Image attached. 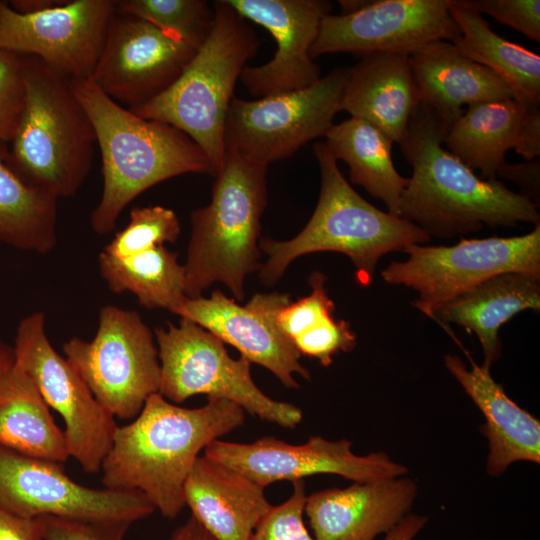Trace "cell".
<instances>
[{"mask_svg": "<svg viewBox=\"0 0 540 540\" xmlns=\"http://www.w3.org/2000/svg\"><path fill=\"white\" fill-rule=\"evenodd\" d=\"M95 132L102 159L103 192L90 215L92 230L111 232L123 209L138 195L186 173L214 176L202 149L184 132L138 116L109 98L90 79H70Z\"/></svg>", "mask_w": 540, "mask_h": 540, "instance_id": "obj_3", "label": "cell"}, {"mask_svg": "<svg viewBox=\"0 0 540 540\" xmlns=\"http://www.w3.org/2000/svg\"><path fill=\"white\" fill-rule=\"evenodd\" d=\"M427 520L425 516L409 513L385 535L384 540H413Z\"/></svg>", "mask_w": 540, "mask_h": 540, "instance_id": "obj_43", "label": "cell"}, {"mask_svg": "<svg viewBox=\"0 0 540 540\" xmlns=\"http://www.w3.org/2000/svg\"><path fill=\"white\" fill-rule=\"evenodd\" d=\"M114 12L112 0H68L33 13L0 1V50L36 57L69 79L90 78Z\"/></svg>", "mask_w": 540, "mask_h": 540, "instance_id": "obj_16", "label": "cell"}, {"mask_svg": "<svg viewBox=\"0 0 540 540\" xmlns=\"http://www.w3.org/2000/svg\"><path fill=\"white\" fill-rule=\"evenodd\" d=\"M63 1L64 0H13L9 2V5L17 12L33 13L56 7Z\"/></svg>", "mask_w": 540, "mask_h": 540, "instance_id": "obj_45", "label": "cell"}, {"mask_svg": "<svg viewBox=\"0 0 540 540\" xmlns=\"http://www.w3.org/2000/svg\"><path fill=\"white\" fill-rule=\"evenodd\" d=\"M409 61L420 104L431 109L446 130L464 113L465 105L514 99L503 79L450 41H432L412 52Z\"/></svg>", "mask_w": 540, "mask_h": 540, "instance_id": "obj_22", "label": "cell"}, {"mask_svg": "<svg viewBox=\"0 0 540 540\" xmlns=\"http://www.w3.org/2000/svg\"><path fill=\"white\" fill-rule=\"evenodd\" d=\"M300 355L317 359L322 366L332 363L339 352H350L357 344L349 323L330 317L292 340Z\"/></svg>", "mask_w": 540, "mask_h": 540, "instance_id": "obj_37", "label": "cell"}, {"mask_svg": "<svg viewBox=\"0 0 540 540\" xmlns=\"http://www.w3.org/2000/svg\"><path fill=\"white\" fill-rule=\"evenodd\" d=\"M481 15L488 14L529 39L540 42L539 0H457Z\"/></svg>", "mask_w": 540, "mask_h": 540, "instance_id": "obj_38", "label": "cell"}, {"mask_svg": "<svg viewBox=\"0 0 540 540\" xmlns=\"http://www.w3.org/2000/svg\"><path fill=\"white\" fill-rule=\"evenodd\" d=\"M449 11L460 29L452 42L465 56L496 73L524 106L540 104V56L492 31L484 17L457 0Z\"/></svg>", "mask_w": 540, "mask_h": 540, "instance_id": "obj_29", "label": "cell"}, {"mask_svg": "<svg viewBox=\"0 0 540 540\" xmlns=\"http://www.w3.org/2000/svg\"><path fill=\"white\" fill-rule=\"evenodd\" d=\"M196 51L173 33L115 11L90 79L115 102L136 108L166 91Z\"/></svg>", "mask_w": 540, "mask_h": 540, "instance_id": "obj_14", "label": "cell"}, {"mask_svg": "<svg viewBox=\"0 0 540 540\" xmlns=\"http://www.w3.org/2000/svg\"><path fill=\"white\" fill-rule=\"evenodd\" d=\"M14 360V348L0 339V378L13 365Z\"/></svg>", "mask_w": 540, "mask_h": 540, "instance_id": "obj_46", "label": "cell"}, {"mask_svg": "<svg viewBox=\"0 0 540 540\" xmlns=\"http://www.w3.org/2000/svg\"><path fill=\"white\" fill-rule=\"evenodd\" d=\"M290 302L289 294H255L245 306L220 290L210 297L187 298L175 314L198 324L235 347L251 363L271 371L288 388H298L295 373L310 380L300 353L278 328L277 312Z\"/></svg>", "mask_w": 540, "mask_h": 540, "instance_id": "obj_19", "label": "cell"}, {"mask_svg": "<svg viewBox=\"0 0 540 540\" xmlns=\"http://www.w3.org/2000/svg\"><path fill=\"white\" fill-rule=\"evenodd\" d=\"M540 309V278L508 272L495 275L430 309L426 315L442 324L454 323L474 333L483 349V366L500 357L499 329L517 313Z\"/></svg>", "mask_w": 540, "mask_h": 540, "instance_id": "obj_25", "label": "cell"}, {"mask_svg": "<svg viewBox=\"0 0 540 540\" xmlns=\"http://www.w3.org/2000/svg\"><path fill=\"white\" fill-rule=\"evenodd\" d=\"M268 165L226 151L212 188L210 203L190 214L185 294L202 296L221 282L238 301L246 277L259 270L261 217L267 204Z\"/></svg>", "mask_w": 540, "mask_h": 540, "instance_id": "obj_5", "label": "cell"}, {"mask_svg": "<svg viewBox=\"0 0 540 540\" xmlns=\"http://www.w3.org/2000/svg\"><path fill=\"white\" fill-rule=\"evenodd\" d=\"M348 439L327 440L312 436L301 445L275 437H262L252 443L215 440L204 449V456L224 464L263 488L277 481L302 480L315 474H334L354 482H374L405 476L408 468L393 461L385 452L356 455Z\"/></svg>", "mask_w": 540, "mask_h": 540, "instance_id": "obj_15", "label": "cell"}, {"mask_svg": "<svg viewBox=\"0 0 540 540\" xmlns=\"http://www.w3.org/2000/svg\"><path fill=\"white\" fill-rule=\"evenodd\" d=\"M513 149L525 160L540 156V109L539 106L526 107Z\"/></svg>", "mask_w": 540, "mask_h": 540, "instance_id": "obj_41", "label": "cell"}, {"mask_svg": "<svg viewBox=\"0 0 540 540\" xmlns=\"http://www.w3.org/2000/svg\"><path fill=\"white\" fill-rule=\"evenodd\" d=\"M0 445L61 464L70 457L64 431L33 379L15 360L0 378Z\"/></svg>", "mask_w": 540, "mask_h": 540, "instance_id": "obj_26", "label": "cell"}, {"mask_svg": "<svg viewBox=\"0 0 540 540\" xmlns=\"http://www.w3.org/2000/svg\"><path fill=\"white\" fill-rule=\"evenodd\" d=\"M420 96L409 55L374 52L348 68L340 109L399 143Z\"/></svg>", "mask_w": 540, "mask_h": 540, "instance_id": "obj_23", "label": "cell"}, {"mask_svg": "<svg viewBox=\"0 0 540 540\" xmlns=\"http://www.w3.org/2000/svg\"><path fill=\"white\" fill-rule=\"evenodd\" d=\"M446 128L437 115L420 104L398 143L412 167L403 192L399 217L430 237L453 238L479 231L484 225L540 224L537 206L502 182L485 180L444 146Z\"/></svg>", "mask_w": 540, "mask_h": 540, "instance_id": "obj_2", "label": "cell"}, {"mask_svg": "<svg viewBox=\"0 0 540 540\" xmlns=\"http://www.w3.org/2000/svg\"><path fill=\"white\" fill-rule=\"evenodd\" d=\"M0 508L36 518L128 521L149 516L154 506L139 490L92 489L73 481L61 463L0 445Z\"/></svg>", "mask_w": 540, "mask_h": 540, "instance_id": "obj_13", "label": "cell"}, {"mask_svg": "<svg viewBox=\"0 0 540 540\" xmlns=\"http://www.w3.org/2000/svg\"><path fill=\"white\" fill-rule=\"evenodd\" d=\"M417 489L406 475L354 482L307 496L304 513L316 540H375L410 513Z\"/></svg>", "mask_w": 540, "mask_h": 540, "instance_id": "obj_20", "label": "cell"}, {"mask_svg": "<svg viewBox=\"0 0 540 540\" xmlns=\"http://www.w3.org/2000/svg\"><path fill=\"white\" fill-rule=\"evenodd\" d=\"M25 98V55L0 50V142L12 141Z\"/></svg>", "mask_w": 540, "mask_h": 540, "instance_id": "obj_35", "label": "cell"}, {"mask_svg": "<svg viewBox=\"0 0 540 540\" xmlns=\"http://www.w3.org/2000/svg\"><path fill=\"white\" fill-rule=\"evenodd\" d=\"M244 19L265 28L275 39L273 58L261 66H245L240 80L257 98L306 88L317 82L320 68L310 48L332 3L325 0H226Z\"/></svg>", "mask_w": 540, "mask_h": 540, "instance_id": "obj_18", "label": "cell"}, {"mask_svg": "<svg viewBox=\"0 0 540 540\" xmlns=\"http://www.w3.org/2000/svg\"><path fill=\"white\" fill-rule=\"evenodd\" d=\"M171 540H216L192 515L173 534Z\"/></svg>", "mask_w": 540, "mask_h": 540, "instance_id": "obj_44", "label": "cell"}, {"mask_svg": "<svg viewBox=\"0 0 540 540\" xmlns=\"http://www.w3.org/2000/svg\"><path fill=\"white\" fill-rule=\"evenodd\" d=\"M465 354L471 369L456 355H446L444 361L485 418L480 431L488 440L487 473L497 477L518 461L539 464V420L506 394L493 379L490 368L478 365L467 351Z\"/></svg>", "mask_w": 540, "mask_h": 540, "instance_id": "obj_21", "label": "cell"}, {"mask_svg": "<svg viewBox=\"0 0 540 540\" xmlns=\"http://www.w3.org/2000/svg\"><path fill=\"white\" fill-rule=\"evenodd\" d=\"M161 368L159 393L181 403L197 394L220 398L240 406L252 416L285 428L302 420L300 408L276 401L262 392L251 377V362L233 359L224 343L191 320L155 329Z\"/></svg>", "mask_w": 540, "mask_h": 540, "instance_id": "obj_8", "label": "cell"}, {"mask_svg": "<svg viewBox=\"0 0 540 540\" xmlns=\"http://www.w3.org/2000/svg\"><path fill=\"white\" fill-rule=\"evenodd\" d=\"M66 360L95 399L114 417L131 419L159 393L161 368L150 328L133 310L106 305L90 341L73 337L63 345Z\"/></svg>", "mask_w": 540, "mask_h": 540, "instance_id": "obj_9", "label": "cell"}, {"mask_svg": "<svg viewBox=\"0 0 540 540\" xmlns=\"http://www.w3.org/2000/svg\"><path fill=\"white\" fill-rule=\"evenodd\" d=\"M525 109L513 98L472 104L449 127L444 146L470 169L479 170L482 179H496Z\"/></svg>", "mask_w": 540, "mask_h": 540, "instance_id": "obj_28", "label": "cell"}, {"mask_svg": "<svg viewBox=\"0 0 540 540\" xmlns=\"http://www.w3.org/2000/svg\"><path fill=\"white\" fill-rule=\"evenodd\" d=\"M185 505L216 540H248L272 505L242 473L199 456L184 484Z\"/></svg>", "mask_w": 540, "mask_h": 540, "instance_id": "obj_24", "label": "cell"}, {"mask_svg": "<svg viewBox=\"0 0 540 540\" xmlns=\"http://www.w3.org/2000/svg\"><path fill=\"white\" fill-rule=\"evenodd\" d=\"M327 277L314 271L310 278L311 293L296 302H289L276 314V324L291 341L297 336L333 317L335 305L327 294Z\"/></svg>", "mask_w": 540, "mask_h": 540, "instance_id": "obj_34", "label": "cell"}, {"mask_svg": "<svg viewBox=\"0 0 540 540\" xmlns=\"http://www.w3.org/2000/svg\"><path fill=\"white\" fill-rule=\"evenodd\" d=\"M460 34L448 0L367 1L352 13L326 15L310 56L335 52L410 55L432 41L454 42Z\"/></svg>", "mask_w": 540, "mask_h": 540, "instance_id": "obj_17", "label": "cell"}, {"mask_svg": "<svg viewBox=\"0 0 540 540\" xmlns=\"http://www.w3.org/2000/svg\"><path fill=\"white\" fill-rule=\"evenodd\" d=\"M13 348L15 361L33 379L47 405L63 417L70 457L86 473L100 471L118 426L78 372L53 348L42 312L20 321Z\"/></svg>", "mask_w": 540, "mask_h": 540, "instance_id": "obj_12", "label": "cell"}, {"mask_svg": "<svg viewBox=\"0 0 540 540\" xmlns=\"http://www.w3.org/2000/svg\"><path fill=\"white\" fill-rule=\"evenodd\" d=\"M497 176L518 184L525 197L530 199L537 207L540 198V160L539 158L525 163H504L497 172Z\"/></svg>", "mask_w": 540, "mask_h": 540, "instance_id": "obj_40", "label": "cell"}, {"mask_svg": "<svg viewBox=\"0 0 540 540\" xmlns=\"http://www.w3.org/2000/svg\"><path fill=\"white\" fill-rule=\"evenodd\" d=\"M244 421L245 411L225 399L208 398L190 409L152 394L132 423L117 427L101 483L109 490H139L173 519L185 507L184 484L200 451Z\"/></svg>", "mask_w": 540, "mask_h": 540, "instance_id": "obj_1", "label": "cell"}, {"mask_svg": "<svg viewBox=\"0 0 540 540\" xmlns=\"http://www.w3.org/2000/svg\"><path fill=\"white\" fill-rule=\"evenodd\" d=\"M0 540H43L41 517L26 518L0 508Z\"/></svg>", "mask_w": 540, "mask_h": 540, "instance_id": "obj_42", "label": "cell"}, {"mask_svg": "<svg viewBox=\"0 0 540 540\" xmlns=\"http://www.w3.org/2000/svg\"><path fill=\"white\" fill-rule=\"evenodd\" d=\"M43 540H124L131 522L41 516Z\"/></svg>", "mask_w": 540, "mask_h": 540, "instance_id": "obj_39", "label": "cell"}, {"mask_svg": "<svg viewBox=\"0 0 540 540\" xmlns=\"http://www.w3.org/2000/svg\"><path fill=\"white\" fill-rule=\"evenodd\" d=\"M213 29L178 79L151 101L130 109L189 136L218 174L225 158V125L234 88L260 40L226 0L213 4Z\"/></svg>", "mask_w": 540, "mask_h": 540, "instance_id": "obj_6", "label": "cell"}, {"mask_svg": "<svg viewBox=\"0 0 540 540\" xmlns=\"http://www.w3.org/2000/svg\"><path fill=\"white\" fill-rule=\"evenodd\" d=\"M348 68H335L296 91L245 100L233 98L225 125V149L269 165L325 136L334 124Z\"/></svg>", "mask_w": 540, "mask_h": 540, "instance_id": "obj_11", "label": "cell"}, {"mask_svg": "<svg viewBox=\"0 0 540 540\" xmlns=\"http://www.w3.org/2000/svg\"><path fill=\"white\" fill-rule=\"evenodd\" d=\"M99 271L110 291L131 292L147 309H165L175 313L188 298L185 294V269L177 254L158 246L119 259L102 251Z\"/></svg>", "mask_w": 540, "mask_h": 540, "instance_id": "obj_31", "label": "cell"}, {"mask_svg": "<svg viewBox=\"0 0 540 540\" xmlns=\"http://www.w3.org/2000/svg\"><path fill=\"white\" fill-rule=\"evenodd\" d=\"M181 231L176 213L163 206L135 207L129 223L104 247L108 255L123 259L174 243Z\"/></svg>", "mask_w": 540, "mask_h": 540, "instance_id": "obj_33", "label": "cell"}, {"mask_svg": "<svg viewBox=\"0 0 540 540\" xmlns=\"http://www.w3.org/2000/svg\"><path fill=\"white\" fill-rule=\"evenodd\" d=\"M291 496L282 504L272 506L248 540H316L308 532L303 513L306 502L304 480L292 481Z\"/></svg>", "mask_w": 540, "mask_h": 540, "instance_id": "obj_36", "label": "cell"}, {"mask_svg": "<svg viewBox=\"0 0 540 540\" xmlns=\"http://www.w3.org/2000/svg\"><path fill=\"white\" fill-rule=\"evenodd\" d=\"M115 11L144 19L199 49L209 37L214 8L204 0H120Z\"/></svg>", "mask_w": 540, "mask_h": 540, "instance_id": "obj_32", "label": "cell"}, {"mask_svg": "<svg viewBox=\"0 0 540 540\" xmlns=\"http://www.w3.org/2000/svg\"><path fill=\"white\" fill-rule=\"evenodd\" d=\"M405 261H392L381 276L387 283L413 288L414 306L433 307L502 273L540 278V224L521 236L461 239L451 246L412 244Z\"/></svg>", "mask_w": 540, "mask_h": 540, "instance_id": "obj_10", "label": "cell"}, {"mask_svg": "<svg viewBox=\"0 0 540 540\" xmlns=\"http://www.w3.org/2000/svg\"><path fill=\"white\" fill-rule=\"evenodd\" d=\"M26 98L9 163L29 185L71 197L85 181L96 142L93 125L70 79L25 55Z\"/></svg>", "mask_w": 540, "mask_h": 540, "instance_id": "obj_7", "label": "cell"}, {"mask_svg": "<svg viewBox=\"0 0 540 540\" xmlns=\"http://www.w3.org/2000/svg\"><path fill=\"white\" fill-rule=\"evenodd\" d=\"M321 187L316 208L301 232L286 241L259 240L267 255L259 269L266 286L275 284L296 258L332 251L347 255L355 267L360 286L372 282L378 261L391 251L423 244L430 236L416 224L384 212L362 198L342 175L324 142L313 146Z\"/></svg>", "mask_w": 540, "mask_h": 540, "instance_id": "obj_4", "label": "cell"}, {"mask_svg": "<svg viewBox=\"0 0 540 540\" xmlns=\"http://www.w3.org/2000/svg\"><path fill=\"white\" fill-rule=\"evenodd\" d=\"M324 137L333 158L348 165L350 181L380 199L388 213L399 216L408 178L394 166L393 141L372 124L354 117L333 124Z\"/></svg>", "mask_w": 540, "mask_h": 540, "instance_id": "obj_27", "label": "cell"}, {"mask_svg": "<svg viewBox=\"0 0 540 540\" xmlns=\"http://www.w3.org/2000/svg\"><path fill=\"white\" fill-rule=\"evenodd\" d=\"M0 142V241L39 254L56 245L57 197L27 184Z\"/></svg>", "mask_w": 540, "mask_h": 540, "instance_id": "obj_30", "label": "cell"}]
</instances>
